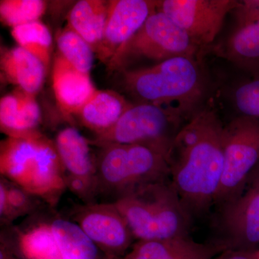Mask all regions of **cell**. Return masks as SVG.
Returning a JSON list of instances; mask_svg holds the SVG:
<instances>
[{"label":"cell","instance_id":"6da1fadb","mask_svg":"<svg viewBox=\"0 0 259 259\" xmlns=\"http://www.w3.org/2000/svg\"><path fill=\"white\" fill-rule=\"evenodd\" d=\"M223 129L214 110H199L168 152L170 184L192 216L215 203L224 166Z\"/></svg>","mask_w":259,"mask_h":259},{"label":"cell","instance_id":"7a4b0ae2","mask_svg":"<svg viewBox=\"0 0 259 259\" xmlns=\"http://www.w3.org/2000/svg\"><path fill=\"white\" fill-rule=\"evenodd\" d=\"M117 83L136 104L174 109L191 119L205 95L200 60L176 57L146 67L115 73Z\"/></svg>","mask_w":259,"mask_h":259},{"label":"cell","instance_id":"3957f363","mask_svg":"<svg viewBox=\"0 0 259 259\" xmlns=\"http://www.w3.org/2000/svg\"><path fill=\"white\" fill-rule=\"evenodd\" d=\"M3 177L54 206L66 188L65 172L54 141L40 132L8 137L0 146Z\"/></svg>","mask_w":259,"mask_h":259},{"label":"cell","instance_id":"277c9868","mask_svg":"<svg viewBox=\"0 0 259 259\" xmlns=\"http://www.w3.org/2000/svg\"><path fill=\"white\" fill-rule=\"evenodd\" d=\"M114 204L138 241L189 236L192 214L169 180L141 186Z\"/></svg>","mask_w":259,"mask_h":259},{"label":"cell","instance_id":"5b68a950","mask_svg":"<svg viewBox=\"0 0 259 259\" xmlns=\"http://www.w3.org/2000/svg\"><path fill=\"white\" fill-rule=\"evenodd\" d=\"M96 158V200L114 203L141 186L169 180L165 153L138 144L99 147Z\"/></svg>","mask_w":259,"mask_h":259},{"label":"cell","instance_id":"8992f818","mask_svg":"<svg viewBox=\"0 0 259 259\" xmlns=\"http://www.w3.org/2000/svg\"><path fill=\"white\" fill-rule=\"evenodd\" d=\"M202 48L171 18L156 10L106 64L108 72L138 69L146 62L159 64L176 57L199 59Z\"/></svg>","mask_w":259,"mask_h":259},{"label":"cell","instance_id":"52a82bcc","mask_svg":"<svg viewBox=\"0 0 259 259\" xmlns=\"http://www.w3.org/2000/svg\"><path fill=\"white\" fill-rule=\"evenodd\" d=\"M174 109L151 104H133L113 127L90 141L97 147L110 144H138L165 153L190 120Z\"/></svg>","mask_w":259,"mask_h":259},{"label":"cell","instance_id":"ba28073f","mask_svg":"<svg viewBox=\"0 0 259 259\" xmlns=\"http://www.w3.org/2000/svg\"><path fill=\"white\" fill-rule=\"evenodd\" d=\"M224 166L215 204L224 205L245 190L259 163V120L238 116L223 129Z\"/></svg>","mask_w":259,"mask_h":259},{"label":"cell","instance_id":"9c48e42d","mask_svg":"<svg viewBox=\"0 0 259 259\" xmlns=\"http://www.w3.org/2000/svg\"><path fill=\"white\" fill-rule=\"evenodd\" d=\"M237 0H163L156 10L171 19L199 47L212 44Z\"/></svg>","mask_w":259,"mask_h":259},{"label":"cell","instance_id":"30bf717a","mask_svg":"<svg viewBox=\"0 0 259 259\" xmlns=\"http://www.w3.org/2000/svg\"><path fill=\"white\" fill-rule=\"evenodd\" d=\"M54 144L64 167L66 188L84 204L96 203V158L90 141L77 129L68 127L59 131Z\"/></svg>","mask_w":259,"mask_h":259},{"label":"cell","instance_id":"8fae6325","mask_svg":"<svg viewBox=\"0 0 259 259\" xmlns=\"http://www.w3.org/2000/svg\"><path fill=\"white\" fill-rule=\"evenodd\" d=\"M223 206L221 218V253L259 250V187H248L239 197Z\"/></svg>","mask_w":259,"mask_h":259},{"label":"cell","instance_id":"7c38bea8","mask_svg":"<svg viewBox=\"0 0 259 259\" xmlns=\"http://www.w3.org/2000/svg\"><path fill=\"white\" fill-rule=\"evenodd\" d=\"M232 13L234 28L214 51L216 55L252 74L259 71V0L238 1Z\"/></svg>","mask_w":259,"mask_h":259},{"label":"cell","instance_id":"4fadbf2b","mask_svg":"<svg viewBox=\"0 0 259 259\" xmlns=\"http://www.w3.org/2000/svg\"><path fill=\"white\" fill-rule=\"evenodd\" d=\"M71 218L97 246L104 249L123 251L135 239L125 218L114 203L76 206L71 210Z\"/></svg>","mask_w":259,"mask_h":259},{"label":"cell","instance_id":"5bb4252c","mask_svg":"<svg viewBox=\"0 0 259 259\" xmlns=\"http://www.w3.org/2000/svg\"><path fill=\"white\" fill-rule=\"evenodd\" d=\"M156 10V1H110L103 38L96 52L99 60L106 65Z\"/></svg>","mask_w":259,"mask_h":259},{"label":"cell","instance_id":"9a60e30c","mask_svg":"<svg viewBox=\"0 0 259 259\" xmlns=\"http://www.w3.org/2000/svg\"><path fill=\"white\" fill-rule=\"evenodd\" d=\"M56 102L66 117L76 116L96 92L90 74L81 72L58 53L52 71Z\"/></svg>","mask_w":259,"mask_h":259},{"label":"cell","instance_id":"2e32d148","mask_svg":"<svg viewBox=\"0 0 259 259\" xmlns=\"http://www.w3.org/2000/svg\"><path fill=\"white\" fill-rule=\"evenodd\" d=\"M40 110L35 96L17 89L2 97L0 126L8 137L22 138L40 132Z\"/></svg>","mask_w":259,"mask_h":259},{"label":"cell","instance_id":"e0dca14e","mask_svg":"<svg viewBox=\"0 0 259 259\" xmlns=\"http://www.w3.org/2000/svg\"><path fill=\"white\" fill-rule=\"evenodd\" d=\"M221 253L215 244L194 241L190 236L158 241H139L127 259H213Z\"/></svg>","mask_w":259,"mask_h":259},{"label":"cell","instance_id":"ac0fdd59","mask_svg":"<svg viewBox=\"0 0 259 259\" xmlns=\"http://www.w3.org/2000/svg\"><path fill=\"white\" fill-rule=\"evenodd\" d=\"M0 64L3 78L17 89L33 96L41 90L47 69L41 61L23 48L2 49Z\"/></svg>","mask_w":259,"mask_h":259},{"label":"cell","instance_id":"d6986e66","mask_svg":"<svg viewBox=\"0 0 259 259\" xmlns=\"http://www.w3.org/2000/svg\"><path fill=\"white\" fill-rule=\"evenodd\" d=\"M133 104L118 92L97 90L76 117L95 135L101 134L113 127Z\"/></svg>","mask_w":259,"mask_h":259},{"label":"cell","instance_id":"ffe728a7","mask_svg":"<svg viewBox=\"0 0 259 259\" xmlns=\"http://www.w3.org/2000/svg\"><path fill=\"white\" fill-rule=\"evenodd\" d=\"M110 1L81 0L70 10L68 26L82 37L96 54L106 25Z\"/></svg>","mask_w":259,"mask_h":259},{"label":"cell","instance_id":"44dd1931","mask_svg":"<svg viewBox=\"0 0 259 259\" xmlns=\"http://www.w3.org/2000/svg\"><path fill=\"white\" fill-rule=\"evenodd\" d=\"M51 226L62 259H96L97 246L79 225L56 218Z\"/></svg>","mask_w":259,"mask_h":259},{"label":"cell","instance_id":"7402d4cb","mask_svg":"<svg viewBox=\"0 0 259 259\" xmlns=\"http://www.w3.org/2000/svg\"><path fill=\"white\" fill-rule=\"evenodd\" d=\"M40 198L2 177L0 183V216L2 223H9L32 213L40 205Z\"/></svg>","mask_w":259,"mask_h":259},{"label":"cell","instance_id":"603a6c76","mask_svg":"<svg viewBox=\"0 0 259 259\" xmlns=\"http://www.w3.org/2000/svg\"><path fill=\"white\" fill-rule=\"evenodd\" d=\"M12 35L19 47L41 61L48 71L52 53V37L50 30L41 22H32L15 27Z\"/></svg>","mask_w":259,"mask_h":259},{"label":"cell","instance_id":"cb8c5ba5","mask_svg":"<svg viewBox=\"0 0 259 259\" xmlns=\"http://www.w3.org/2000/svg\"><path fill=\"white\" fill-rule=\"evenodd\" d=\"M20 247L28 259H62L51 224L40 223L20 234Z\"/></svg>","mask_w":259,"mask_h":259},{"label":"cell","instance_id":"d4e9b609","mask_svg":"<svg viewBox=\"0 0 259 259\" xmlns=\"http://www.w3.org/2000/svg\"><path fill=\"white\" fill-rule=\"evenodd\" d=\"M56 42L61 56L76 69L90 74L95 53L82 37L67 26L58 33Z\"/></svg>","mask_w":259,"mask_h":259},{"label":"cell","instance_id":"484cf974","mask_svg":"<svg viewBox=\"0 0 259 259\" xmlns=\"http://www.w3.org/2000/svg\"><path fill=\"white\" fill-rule=\"evenodd\" d=\"M47 7L42 0H2L0 17L3 23L14 28L39 20Z\"/></svg>","mask_w":259,"mask_h":259},{"label":"cell","instance_id":"4316f807","mask_svg":"<svg viewBox=\"0 0 259 259\" xmlns=\"http://www.w3.org/2000/svg\"><path fill=\"white\" fill-rule=\"evenodd\" d=\"M250 76V79L237 85L232 93V102L239 116L259 120V71Z\"/></svg>","mask_w":259,"mask_h":259},{"label":"cell","instance_id":"83f0119b","mask_svg":"<svg viewBox=\"0 0 259 259\" xmlns=\"http://www.w3.org/2000/svg\"><path fill=\"white\" fill-rule=\"evenodd\" d=\"M213 259H259V250L251 251L229 250L220 253Z\"/></svg>","mask_w":259,"mask_h":259},{"label":"cell","instance_id":"f1b7e54d","mask_svg":"<svg viewBox=\"0 0 259 259\" xmlns=\"http://www.w3.org/2000/svg\"><path fill=\"white\" fill-rule=\"evenodd\" d=\"M247 185L248 187H259V163L256 167H255V169L252 172L251 175H250Z\"/></svg>","mask_w":259,"mask_h":259}]
</instances>
